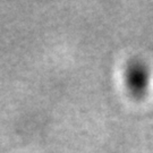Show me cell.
Wrapping results in <instances>:
<instances>
[{
  "label": "cell",
  "mask_w": 153,
  "mask_h": 153,
  "mask_svg": "<svg viewBox=\"0 0 153 153\" xmlns=\"http://www.w3.org/2000/svg\"><path fill=\"white\" fill-rule=\"evenodd\" d=\"M125 85L128 92L135 98L144 97L150 88L151 71L149 66L142 60H131L125 68Z\"/></svg>",
  "instance_id": "6da1fadb"
}]
</instances>
